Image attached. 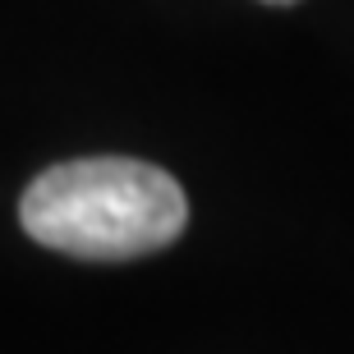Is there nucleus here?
<instances>
[{"mask_svg":"<svg viewBox=\"0 0 354 354\" xmlns=\"http://www.w3.org/2000/svg\"><path fill=\"white\" fill-rule=\"evenodd\" d=\"M19 221L37 244L83 263H129L175 244L189 203L175 175L133 157L60 161L28 184Z\"/></svg>","mask_w":354,"mask_h":354,"instance_id":"obj_1","label":"nucleus"},{"mask_svg":"<svg viewBox=\"0 0 354 354\" xmlns=\"http://www.w3.org/2000/svg\"><path fill=\"white\" fill-rule=\"evenodd\" d=\"M267 5H295V0H267Z\"/></svg>","mask_w":354,"mask_h":354,"instance_id":"obj_2","label":"nucleus"}]
</instances>
